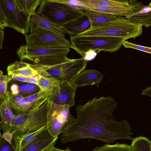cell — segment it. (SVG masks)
I'll list each match as a JSON object with an SVG mask.
<instances>
[{
    "instance_id": "cb8c5ba5",
    "label": "cell",
    "mask_w": 151,
    "mask_h": 151,
    "mask_svg": "<svg viewBox=\"0 0 151 151\" xmlns=\"http://www.w3.org/2000/svg\"><path fill=\"white\" fill-rule=\"evenodd\" d=\"M59 81L52 77L41 76L37 85L40 89L52 93L59 83Z\"/></svg>"
},
{
    "instance_id": "ac0fdd59",
    "label": "cell",
    "mask_w": 151,
    "mask_h": 151,
    "mask_svg": "<svg viewBox=\"0 0 151 151\" xmlns=\"http://www.w3.org/2000/svg\"><path fill=\"white\" fill-rule=\"evenodd\" d=\"M85 16L89 20L91 27L94 28L102 26L115 20L118 17L104 13L85 10Z\"/></svg>"
},
{
    "instance_id": "d590c367",
    "label": "cell",
    "mask_w": 151,
    "mask_h": 151,
    "mask_svg": "<svg viewBox=\"0 0 151 151\" xmlns=\"http://www.w3.org/2000/svg\"><path fill=\"white\" fill-rule=\"evenodd\" d=\"M142 96H147L151 97V86L148 87L143 90L141 93Z\"/></svg>"
},
{
    "instance_id": "52a82bcc",
    "label": "cell",
    "mask_w": 151,
    "mask_h": 151,
    "mask_svg": "<svg viewBox=\"0 0 151 151\" xmlns=\"http://www.w3.org/2000/svg\"><path fill=\"white\" fill-rule=\"evenodd\" d=\"M26 46L30 48H70V42L55 32L37 29L24 36Z\"/></svg>"
},
{
    "instance_id": "9c48e42d",
    "label": "cell",
    "mask_w": 151,
    "mask_h": 151,
    "mask_svg": "<svg viewBox=\"0 0 151 151\" xmlns=\"http://www.w3.org/2000/svg\"><path fill=\"white\" fill-rule=\"evenodd\" d=\"M0 9L5 15L7 27L25 36L29 32L30 15L20 11L14 0H0Z\"/></svg>"
},
{
    "instance_id": "44dd1931",
    "label": "cell",
    "mask_w": 151,
    "mask_h": 151,
    "mask_svg": "<svg viewBox=\"0 0 151 151\" xmlns=\"http://www.w3.org/2000/svg\"><path fill=\"white\" fill-rule=\"evenodd\" d=\"M19 10L30 15L36 13V9L40 6L42 0H14Z\"/></svg>"
},
{
    "instance_id": "8fae6325",
    "label": "cell",
    "mask_w": 151,
    "mask_h": 151,
    "mask_svg": "<svg viewBox=\"0 0 151 151\" xmlns=\"http://www.w3.org/2000/svg\"><path fill=\"white\" fill-rule=\"evenodd\" d=\"M77 88L70 83L60 81L49 96V99L51 102L55 104L71 107L75 105V98Z\"/></svg>"
},
{
    "instance_id": "7402d4cb",
    "label": "cell",
    "mask_w": 151,
    "mask_h": 151,
    "mask_svg": "<svg viewBox=\"0 0 151 151\" xmlns=\"http://www.w3.org/2000/svg\"><path fill=\"white\" fill-rule=\"evenodd\" d=\"M47 127V126L28 135L13 139V145L15 151H21L23 148L29 144L42 131Z\"/></svg>"
},
{
    "instance_id": "484cf974",
    "label": "cell",
    "mask_w": 151,
    "mask_h": 151,
    "mask_svg": "<svg viewBox=\"0 0 151 151\" xmlns=\"http://www.w3.org/2000/svg\"><path fill=\"white\" fill-rule=\"evenodd\" d=\"M51 94L50 92L40 90L37 92L24 97V98L28 102L35 103L46 99Z\"/></svg>"
},
{
    "instance_id": "1f68e13d",
    "label": "cell",
    "mask_w": 151,
    "mask_h": 151,
    "mask_svg": "<svg viewBox=\"0 0 151 151\" xmlns=\"http://www.w3.org/2000/svg\"><path fill=\"white\" fill-rule=\"evenodd\" d=\"M7 27L6 17L2 10L0 9V29H4Z\"/></svg>"
},
{
    "instance_id": "8d00e7d4",
    "label": "cell",
    "mask_w": 151,
    "mask_h": 151,
    "mask_svg": "<svg viewBox=\"0 0 151 151\" xmlns=\"http://www.w3.org/2000/svg\"><path fill=\"white\" fill-rule=\"evenodd\" d=\"M0 48L3 49V43L4 40V29H0Z\"/></svg>"
},
{
    "instance_id": "d6986e66",
    "label": "cell",
    "mask_w": 151,
    "mask_h": 151,
    "mask_svg": "<svg viewBox=\"0 0 151 151\" xmlns=\"http://www.w3.org/2000/svg\"><path fill=\"white\" fill-rule=\"evenodd\" d=\"M90 27V22L85 16L78 20L66 24L63 27L65 32L70 35H76L87 30Z\"/></svg>"
},
{
    "instance_id": "4fadbf2b",
    "label": "cell",
    "mask_w": 151,
    "mask_h": 151,
    "mask_svg": "<svg viewBox=\"0 0 151 151\" xmlns=\"http://www.w3.org/2000/svg\"><path fill=\"white\" fill-rule=\"evenodd\" d=\"M35 103L28 102L22 95L13 96L9 91L8 99L10 108L14 115L29 112L41 105L47 99Z\"/></svg>"
},
{
    "instance_id": "3957f363",
    "label": "cell",
    "mask_w": 151,
    "mask_h": 151,
    "mask_svg": "<svg viewBox=\"0 0 151 151\" xmlns=\"http://www.w3.org/2000/svg\"><path fill=\"white\" fill-rule=\"evenodd\" d=\"M48 97L41 105L29 112L14 115L10 132L13 139L25 136L47 126L51 103Z\"/></svg>"
},
{
    "instance_id": "d4e9b609",
    "label": "cell",
    "mask_w": 151,
    "mask_h": 151,
    "mask_svg": "<svg viewBox=\"0 0 151 151\" xmlns=\"http://www.w3.org/2000/svg\"><path fill=\"white\" fill-rule=\"evenodd\" d=\"M92 151H132L131 146L125 144L117 143L110 145L105 144L101 147H96Z\"/></svg>"
},
{
    "instance_id": "8992f818",
    "label": "cell",
    "mask_w": 151,
    "mask_h": 151,
    "mask_svg": "<svg viewBox=\"0 0 151 151\" xmlns=\"http://www.w3.org/2000/svg\"><path fill=\"white\" fill-rule=\"evenodd\" d=\"M70 48L84 57L90 50L113 52L119 49L125 40L118 37L70 35Z\"/></svg>"
},
{
    "instance_id": "ba28073f",
    "label": "cell",
    "mask_w": 151,
    "mask_h": 151,
    "mask_svg": "<svg viewBox=\"0 0 151 151\" xmlns=\"http://www.w3.org/2000/svg\"><path fill=\"white\" fill-rule=\"evenodd\" d=\"M70 107L69 106L58 105L51 102L47 129L53 136H58L63 133L75 120V118L70 113Z\"/></svg>"
},
{
    "instance_id": "6da1fadb",
    "label": "cell",
    "mask_w": 151,
    "mask_h": 151,
    "mask_svg": "<svg viewBox=\"0 0 151 151\" xmlns=\"http://www.w3.org/2000/svg\"><path fill=\"white\" fill-rule=\"evenodd\" d=\"M117 103L111 97L93 99L76 108L77 116L70 127L62 133L63 144L77 140L93 139L108 144L116 140L132 141L131 127L123 119L117 121L113 114Z\"/></svg>"
},
{
    "instance_id": "f546056e",
    "label": "cell",
    "mask_w": 151,
    "mask_h": 151,
    "mask_svg": "<svg viewBox=\"0 0 151 151\" xmlns=\"http://www.w3.org/2000/svg\"><path fill=\"white\" fill-rule=\"evenodd\" d=\"M39 89H40L37 85L33 83H29L27 84L26 91L22 96H24V95H27V96H28L31 93H34L36 91L38 90Z\"/></svg>"
},
{
    "instance_id": "5bb4252c",
    "label": "cell",
    "mask_w": 151,
    "mask_h": 151,
    "mask_svg": "<svg viewBox=\"0 0 151 151\" xmlns=\"http://www.w3.org/2000/svg\"><path fill=\"white\" fill-rule=\"evenodd\" d=\"M103 75L94 69L84 70L76 76L71 83L77 87L99 84L103 79Z\"/></svg>"
},
{
    "instance_id": "4316f807",
    "label": "cell",
    "mask_w": 151,
    "mask_h": 151,
    "mask_svg": "<svg viewBox=\"0 0 151 151\" xmlns=\"http://www.w3.org/2000/svg\"><path fill=\"white\" fill-rule=\"evenodd\" d=\"M9 81L8 76L3 74L2 71H0V99L1 100L4 99L8 95L7 85Z\"/></svg>"
},
{
    "instance_id": "836d02e7",
    "label": "cell",
    "mask_w": 151,
    "mask_h": 151,
    "mask_svg": "<svg viewBox=\"0 0 151 151\" xmlns=\"http://www.w3.org/2000/svg\"><path fill=\"white\" fill-rule=\"evenodd\" d=\"M41 76L38 74V75L29 78H27V82L37 85L40 78Z\"/></svg>"
},
{
    "instance_id": "d6a6232c",
    "label": "cell",
    "mask_w": 151,
    "mask_h": 151,
    "mask_svg": "<svg viewBox=\"0 0 151 151\" xmlns=\"http://www.w3.org/2000/svg\"><path fill=\"white\" fill-rule=\"evenodd\" d=\"M97 52L92 50H90L87 52L83 57L87 61L92 60L96 56Z\"/></svg>"
},
{
    "instance_id": "7c38bea8",
    "label": "cell",
    "mask_w": 151,
    "mask_h": 151,
    "mask_svg": "<svg viewBox=\"0 0 151 151\" xmlns=\"http://www.w3.org/2000/svg\"><path fill=\"white\" fill-rule=\"evenodd\" d=\"M58 139V136L54 137L50 134L47 127L21 151H47L54 146Z\"/></svg>"
},
{
    "instance_id": "83f0119b",
    "label": "cell",
    "mask_w": 151,
    "mask_h": 151,
    "mask_svg": "<svg viewBox=\"0 0 151 151\" xmlns=\"http://www.w3.org/2000/svg\"><path fill=\"white\" fill-rule=\"evenodd\" d=\"M122 45L126 48H132L151 54V47L133 44L125 40Z\"/></svg>"
},
{
    "instance_id": "f1b7e54d",
    "label": "cell",
    "mask_w": 151,
    "mask_h": 151,
    "mask_svg": "<svg viewBox=\"0 0 151 151\" xmlns=\"http://www.w3.org/2000/svg\"><path fill=\"white\" fill-rule=\"evenodd\" d=\"M0 141V151H15L12 146L4 139Z\"/></svg>"
},
{
    "instance_id": "74e56055",
    "label": "cell",
    "mask_w": 151,
    "mask_h": 151,
    "mask_svg": "<svg viewBox=\"0 0 151 151\" xmlns=\"http://www.w3.org/2000/svg\"><path fill=\"white\" fill-rule=\"evenodd\" d=\"M27 85H22L19 87V94L22 95L26 91Z\"/></svg>"
},
{
    "instance_id": "9a60e30c",
    "label": "cell",
    "mask_w": 151,
    "mask_h": 151,
    "mask_svg": "<svg viewBox=\"0 0 151 151\" xmlns=\"http://www.w3.org/2000/svg\"><path fill=\"white\" fill-rule=\"evenodd\" d=\"M7 70L8 76L29 78L39 74L32 63L24 62L22 60L16 61L9 65Z\"/></svg>"
},
{
    "instance_id": "ab89813d",
    "label": "cell",
    "mask_w": 151,
    "mask_h": 151,
    "mask_svg": "<svg viewBox=\"0 0 151 151\" xmlns=\"http://www.w3.org/2000/svg\"><path fill=\"white\" fill-rule=\"evenodd\" d=\"M67 151H71L68 147H67L66 149Z\"/></svg>"
},
{
    "instance_id": "5b68a950",
    "label": "cell",
    "mask_w": 151,
    "mask_h": 151,
    "mask_svg": "<svg viewBox=\"0 0 151 151\" xmlns=\"http://www.w3.org/2000/svg\"><path fill=\"white\" fill-rule=\"evenodd\" d=\"M37 14L58 26L62 27L85 16L79 8L67 5L54 0H42L36 11Z\"/></svg>"
},
{
    "instance_id": "e0dca14e",
    "label": "cell",
    "mask_w": 151,
    "mask_h": 151,
    "mask_svg": "<svg viewBox=\"0 0 151 151\" xmlns=\"http://www.w3.org/2000/svg\"><path fill=\"white\" fill-rule=\"evenodd\" d=\"M8 96L9 93L4 99L0 101V126L3 132H10L14 118V114L9 106Z\"/></svg>"
},
{
    "instance_id": "30bf717a",
    "label": "cell",
    "mask_w": 151,
    "mask_h": 151,
    "mask_svg": "<svg viewBox=\"0 0 151 151\" xmlns=\"http://www.w3.org/2000/svg\"><path fill=\"white\" fill-rule=\"evenodd\" d=\"M88 61L83 57L71 59L68 61L52 67L47 70L51 77L59 81L71 83L73 79L85 69Z\"/></svg>"
},
{
    "instance_id": "7a4b0ae2",
    "label": "cell",
    "mask_w": 151,
    "mask_h": 151,
    "mask_svg": "<svg viewBox=\"0 0 151 151\" xmlns=\"http://www.w3.org/2000/svg\"><path fill=\"white\" fill-rule=\"evenodd\" d=\"M70 51L69 47L30 48L25 45H20L17 54L21 60L33 62L40 73L70 60L67 55Z\"/></svg>"
},
{
    "instance_id": "2e32d148",
    "label": "cell",
    "mask_w": 151,
    "mask_h": 151,
    "mask_svg": "<svg viewBox=\"0 0 151 151\" xmlns=\"http://www.w3.org/2000/svg\"><path fill=\"white\" fill-rule=\"evenodd\" d=\"M37 29L53 32L65 37L66 34L63 27L52 23L35 13L30 16L29 32Z\"/></svg>"
},
{
    "instance_id": "f35d334b",
    "label": "cell",
    "mask_w": 151,
    "mask_h": 151,
    "mask_svg": "<svg viewBox=\"0 0 151 151\" xmlns=\"http://www.w3.org/2000/svg\"><path fill=\"white\" fill-rule=\"evenodd\" d=\"M47 151H67L66 150H64L60 149L57 148L54 146L52 147L50 149Z\"/></svg>"
},
{
    "instance_id": "277c9868",
    "label": "cell",
    "mask_w": 151,
    "mask_h": 151,
    "mask_svg": "<svg viewBox=\"0 0 151 151\" xmlns=\"http://www.w3.org/2000/svg\"><path fill=\"white\" fill-rule=\"evenodd\" d=\"M142 26L134 23L123 17L104 25L90 28L76 35L80 37L101 36L122 38L126 40L135 39L142 32Z\"/></svg>"
},
{
    "instance_id": "e575fe53",
    "label": "cell",
    "mask_w": 151,
    "mask_h": 151,
    "mask_svg": "<svg viewBox=\"0 0 151 151\" xmlns=\"http://www.w3.org/2000/svg\"><path fill=\"white\" fill-rule=\"evenodd\" d=\"M11 94L13 96H16L19 94V86L15 83H13L10 87Z\"/></svg>"
},
{
    "instance_id": "4dcf8cb0",
    "label": "cell",
    "mask_w": 151,
    "mask_h": 151,
    "mask_svg": "<svg viewBox=\"0 0 151 151\" xmlns=\"http://www.w3.org/2000/svg\"><path fill=\"white\" fill-rule=\"evenodd\" d=\"M13 137L12 134L10 132H3L2 134L1 133L0 141H1L2 139H4L9 143L10 144L15 150V147L12 141L13 139Z\"/></svg>"
},
{
    "instance_id": "603a6c76",
    "label": "cell",
    "mask_w": 151,
    "mask_h": 151,
    "mask_svg": "<svg viewBox=\"0 0 151 151\" xmlns=\"http://www.w3.org/2000/svg\"><path fill=\"white\" fill-rule=\"evenodd\" d=\"M132 141V151H151V141L147 138L139 136Z\"/></svg>"
},
{
    "instance_id": "ffe728a7",
    "label": "cell",
    "mask_w": 151,
    "mask_h": 151,
    "mask_svg": "<svg viewBox=\"0 0 151 151\" xmlns=\"http://www.w3.org/2000/svg\"><path fill=\"white\" fill-rule=\"evenodd\" d=\"M125 18L142 26L148 27L151 26V6H145L138 12Z\"/></svg>"
}]
</instances>
